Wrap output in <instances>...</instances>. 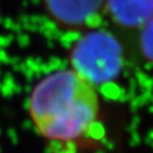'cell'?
Returning <instances> with one entry per match:
<instances>
[{
    "instance_id": "cell-1",
    "label": "cell",
    "mask_w": 153,
    "mask_h": 153,
    "mask_svg": "<svg viewBox=\"0 0 153 153\" xmlns=\"http://www.w3.org/2000/svg\"><path fill=\"white\" fill-rule=\"evenodd\" d=\"M28 112L51 153H82L102 135L97 90L73 68L40 79Z\"/></svg>"
},
{
    "instance_id": "cell-4",
    "label": "cell",
    "mask_w": 153,
    "mask_h": 153,
    "mask_svg": "<svg viewBox=\"0 0 153 153\" xmlns=\"http://www.w3.org/2000/svg\"><path fill=\"white\" fill-rule=\"evenodd\" d=\"M104 8L124 27H143L153 18V0H105Z\"/></svg>"
},
{
    "instance_id": "cell-3",
    "label": "cell",
    "mask_w": 153,
    "mask_h": 153,
    "mask_svg": "<svg viewBox=\"0 0 153 153\" xmlns=\"http://www.w3.org/2000/svg\"><path fill=\"white\" fill-rule=\"evenodd\" d=\"M105 0H44L49 15L67 27H97ZM105 9V8H104Z\"/></svg>"
},
{
    "instance_id": "cell-2",
    "label": "cell",
    "mask_w": 153,
    "mask_h": 153,
    "mask_svg": "<svg viewBox=\"0 0 153 153\" xmlns=\"http://www.w3.org/2000/svg\"><path fill=\"white\" fill-rule=\"evenodd\" d=\"M71 68L94 88L115 82L125 69L126 58L120 42L105 30L83 34L71 51Z\"/></svg>"
},
{
    "instance_id": "cell-5",
    "label": "cell",
    "mask_w": 153,
    "mask_h": 153,
    "mask_svg": "<svg viewBox=\"0 0 153 153\" xmlns=\"http://www.w3.org/2000/svg\"><path fill=\"white\" fill-rule=\"evenodd\" d=\"M140 47L142 56L153 65V18L143 26L140 38Z\"/></svg>"
}]
</instances>
